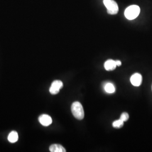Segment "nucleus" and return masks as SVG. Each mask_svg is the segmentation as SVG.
Wrapping results in <instances>:
<instances>
[{"label": "nucleus", "mask_w": 152, "mask_h": 152, "mask_svg": "<svg viewBox=\"0 0 152 152\" xmlns=\"http://www.w3.org/2000/svg\"><path fill=\"white\" fill-rule=\"evenodd\" d=\"M72 113L76 119L81 120L84 118V110L81 104L78 102H75L71 106Z\"/></svg>", "instance_id": "1"}, {"label": "nucleus", "mask_w": 152, "mask_h": 152, "mask_svg": "<svg viewBox=\"0 0 152 152\" xmlns=\"http://www.w3.org/2000/svg\"><path fill=\"white\" fill-rule=\"evenodd\" d=\"M140 12V9L138 6H130L125 10V17L129 20L135 19L139 15Z\"/></svg>", "instance_id": "2"}, {"label": "nucleus", "mask_w": 152, "mask_h": 152, "mask_svg": "<svg viewBox=\"0 0 152 152\" xmlns=\"http://www.w3.org/2000/svg\"><path fill=\"white\" fill-rule=\"evenodd\" d=\"M104 4L107 9L109 14L115 15L118 12V6L114 0H104Z\"/></svg>", "instance_id": "3"}, {"label": "nucleus", "mask_w": 152, "mask_h": 152, "mask_svg": "<svg viewBox=\"0 0 152 152\" xmlns=\"http://www.w3.org/2000/svg\"><path fill=\"white\" fill-rule=\"evenodd\" d=\"M63 87V82L59 80H56L52 83L49 91L52 95H56L59 92L60 89Z\"/></svg>", "instance_id": "4"}, {"label": "nucleus", "mask_w": 152, "mask_h": 152, "mask_svg": "<svg viewBox=\"0 0 152 152\" xmlns=\"http://www.w3.org/2000/svg\"><path fill=\"white\" fill-rule=\"evenodd\" d=\"M38 120L39 123L44 126H49L52 124L53 122L51 117L48 114L41 115L38 118Z\"/></svg>", "instance_id": "5"}, {"label": "nucleus", "mask_w": 152, "mask_h": 152, "mask_svg": "<svg viewBox=\"0 0 152 152\" xmlns=\"http://www.w3.org/2000/svg\"><path fill=\"white\" fill-rule=\"evenodd\" d=\"M130 81L132 85L134 86H140L142 82V76L139 73H135L131 77Z\"/></svg>", "instance_id": "6"}, {"label": "nucleus", "mask_w": 152, "mask_h": 152, "mask_svg": "<svg viewBox=\"0 0 152 152\" xmlns=\"http://www.w3.org/2000/svg\"><path fill=\"white\" fill-rule=\"evenodd\" d=\"M104 68L107 71H113L115 69L117 65L115 61L112 59L107 60L104 63Z\"/></svg>", "instance_id": "7"}, {"label": "nucleus", "mask_w": 152, "mask_h": 152, "mask_svg": "<svg viewBox=\"0 0 152 152\" xmlns=\"http://www.w3.org/2000/svg\"><path fill=\"white\" fill-rule=\"evenodd\" d=\"M51 152H65V148L60 144H53L49 148Z\"/></svg>", "instance_id": "8"}, {"label": "nucleus", "mask_w": 152, "mask_h": 152, "mask_svg": "<svg viewBox=\"0 0 152 152\" xmlns=\"http://www.w3.org/2000/svg\"><path fill=\"white\" fill-rule=\"evenodd\" d=\"M18 139H19L18 134L15 131H11V132L9 134V135H8V137H7L8 140L11 143L15 142L18 140Z\"/></svg>", "instance_id": "9"}, {"label": "nucleus", "mask_w": 152, "mask_h": 152, "mask_svg": "<svg viewBox=\"0 0 152 152\" xmlns=\"http://www.w3.org/2000/svg\"><path fill=\"white\" fill-rule=\"evenodd\" d=\"M104 90L105 91L109 94H112L115 92V87L113 83H107L104 85Z\"/></svg>", "instance_id": "10"}, {"label": "nucleus", "mask_w": 152, "mask_h": 152, "mask_svg": "<svg viewBox=\"0 0 152 152\" xmlns=\"http://www.w3.org/2000/svg\"><path fill=\"white\" fill-rule=\"evenodd\" d=\"M124 121H123L122 120H116V121H114L113 122V126L114 127V128H121V127H122L123 126H124Z\"/></svg>", "instance_id": "11"}, {"label": "nucleus", "mask_w": 152, "mask_h": 152, "mask_svg": "<svg viewBox=\"0 0 152 152\" xmlns=\"http://www.w3.org/2000/svg\"><path fill=\"white\" fill-rule=\"evenodd\" d=\"M129 115L127 113H126V112L122 113L120 117V120H122L124 122L127 121L129 120Z\"/></svg>", "instance_id": "12"}, {"label": "nucleus", "mask_w": 152, "mask_h": 152, "mask_svg": "<svg viewBox=\"0 0 152 152\" xmlns=\"http://www.w3.org/2000/svg\"><path fill=\"white\" fill-rule=\"evenodd\" d=\"M115 63H116L117 66H121V64H122V63H121V61H120V60H115Z\"/></svg>", "instance_id": "13"}]
</instances>
